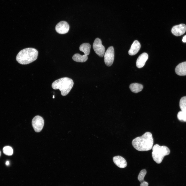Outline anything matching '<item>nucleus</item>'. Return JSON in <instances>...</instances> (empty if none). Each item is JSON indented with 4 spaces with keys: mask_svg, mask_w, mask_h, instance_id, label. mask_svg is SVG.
Here are the masks:
<instances>
[{
    "mask_svg": "<svg viewBox=\"0 0 186 186\" xmlns=\"http://www.w3.org/2000/svg\"><path fill=\"white\" fill-rule=\"evenodd\" d=\"M175 71L178 75H186V61L179 64L176 67Z\"/></svg>",
    "mask_w": 186,
    "mask_h": 186,
    "instance_id": "obj_12",
    "label": "nucleus"
},
{
    "mask_svg": "<svg viewBox=\"0 0 186 186\" xmlns=\"http://www.w3.org/2000/svg\"><path fill=\"white\" fill-rule=\"evenodd\" d=\"M5 164L7 166L9 165V161H7L6 162Z\"/></svg>",
    "mask_w": 186,
    "mask_h": 186,
    "instance_id": "obj_23",
    "label": "nucleus"
},
{
    "mask_svg": "<svg viewBox=\"0 0 186 186\" xmlns=\"http://www.w3.org/2000/svg\"><path fill=\"white\" fill-rule=\"evenodd\" d=\"M153 140L152 134L149 132H145L142 136L134 139L132 142L133 147L140 151H147L152 148Z\"/></svg>",
    "mask_w": 186,
    "mask_h": 186,
    "instance_id": "obj_1",
    "label": "nucleus"
},
{
    "mask_svg": "<svg viewBox=\"0 0 186 186\" xmlns=\"http://www.w3.org/2000/svg\"><path fill=\"white\" fill-rule=\"evenodd\" d=\"M178 119L180 121L186 122V113L181 111H179L177 114Z\"/></svg>",
    "mask_w": 186,
    "mask_h": 186,
    "instance_id": "obj_19",
    "label": "nucleus"
},
{
    "mask_svg": "<svg viewBox=\"0 0 186 186\" xmlns=\"http://www.w3.org/2000/svg\"><path fill=\"white\" fill-rule=\"evenodd\" d=\"M182 41L184 42H186V35H185L183 37Z\"/></svg>",
    "mask_w": 186,
    "mask_h": 186,
    "instance_id": "obj_22",
    "label": "nucleus"
},
{
    "mask_svg": "<svg viewBox=\"0 0 186 186\" xmlns=\"http://www.w3.org/2000/svg\"><path fill=\"white\" fill-rule=\"evenodd\" d=\"M53 98H54V96L53 95Z\"/></svg>",
    "mask_w": 186,
    "mask_h": 186,
    "instance_id": "obj_25",
    "label": "nucleus"
},
{
    "mask_svg": "<svg viewBox=\"0 0 186 186\" xmlns=\"http://www.w3.org/2000/svg\"><path fill=\"white\" fill-rule=\"evenodd\" d=\"M141 182L140 186H148V182L144 180Z\"/></svg>",
    "mask_w": 186,
    "mask_h": 186,
    "instance_id": "obj_21",
    "label": "nucleus"
},
{
    "mask_svg": "<svg viewBox=\"0 0 186 186\" xmlns=\"http://www.w3.org/2000/svg\"><path fill=\"white\" fill-rule=\"evenodd\" d=\"M141 47L140 42L137 40H135L131 45L128 51L129 54L131 56L135 55L140 50Z\"/></svg>",
    "mask_w": 186,
    "mask_h": 186,
    "instance_id": "obj_13",
    "label": "nucleus"
},
{
    "mask_svg": "<svg viewBox=\"0 0 186 186\" xmlns=\"http://www.w3.org/2000/svg\"><path fill=\"white\" fill-rule=\"evenodd\" d=\"M129 88L132 92L137 93L142 91L143 88V86L141 84L137 83H133L130 85Z\"/></svg>",
    "mask_w": 186,
    "mask_h": 186,
    "instance_id": "obj_14",
    "label": "nucleus"
},
{
    "mask_svg": "<svg viewBox=\"0 0 186 186\" xmlns=\"http://www.w3.org/2000/svg\"><path fill=\"white\" fill-rule=\"evenodd\" d=\"M186 31V25L181 24L173 27L171 30L172 33L176 36H179L183 34Z\"/></svg>",
    "mask_w": 186,
    "mask_h": 186,
    "instance_id": "obj_9",
    "label": "nucleus"
},
{
    "mask_svg": "<svg viewBox=\"0 0 186 186\" xmlns=\"http://www.w3.org/2000/svg\"><path fill=\"white\" fill-rule=\"evenodd\" d=\"M73 84V81L71 79L64 77L53 82L52 84V87L54 89H59L61 91V95L65 96L68 94Z\"/></svg>",
    "mask_w": 186,
    "mask_h": 186,
    "instance_id": "obj_3",
    "label": "nucleus"
},
{
    "mask_svg": "<svg viewBox=\"0 0 186 186\" xmlns=\"http://www.w3.org/2000/svg\"><path fill=\"white\" fill-rule=\"evenodd\" d=\"M69 28L68 23L65 21H61L58 23L56 26V31L60 34H64L67 33Z\"/></svg>",
    "mask_w": 186,
    "mask_h": 186,
    "instance_id": "obj_8",
    "label": "nucleus"
},
{
    "mask_svg": "<svg viewBox=\"0 0 186 186\" xmlns=\"http://www.w3.org/2000/svg\"><path fill=\"white\" fill-rule=\"evenodd\" d=\"M179 105L181 111L186 113V96L181 98L180 101Z\"/></svg>",
    "mask_w": 186,
    "mask_h": 186,
    "instance_id": "obj_17",
    "label": "nucleus"
},
{
    "mask_svg": "<svg viewBox=\"0 0 186 186\" xmlns=\"http://www.w3.org/2000/svg\"><path fill=\"white\" fill-rule=\"evenodd\" d=\"M3 151L4 154L9 156H11L13 153L12 148L9 146H4L3 148Z\"/></svg>",
    "mask_w": 186,
    "mask_h": 186,
    "instance_id": "obj_18",
    "label": "nucleus"
},
{
    "mask_svg": "<svg viewBox=\"0 0 186 186\" xmlns=\"http://www.w3.org/2000/svg\"><path fill=\"white\" fill-rule=\"evenodd\" d=\"M146 173V171L145 169H143L140 172L138 176V179L140 182L144 180V178Z\"/></svg>",
    "mask_w": 186,
    "mask_h": 186,
    "instance_id": "obj_20",
    "label": "nucleus"
},
{
    "mask_svg": "<svg viewBox=\"0 0 186 186\" xmlns=\"http://www.w3.org/2000/svg\"><path fill=\"white\" fill-rule=\"evenodd\" d=\"M170 153L169 149L165 146H160L156 144L152 148V156L153 160L158 164L162 161L164 157L169 154Z\"/></svg>",
    "mask_w": 186,
    "mask_h": 186,
    "instance_id": "obj_4",
    "label": "nucleus"
},
{
    "mask_svg": "<svg viewBox=\"0 0 186 186\" xmlns=\"http://www.w3.org/2000/svg\"><path fill=\"white\" fill-rule=\"evenodd\" d=\"M91 49V45L88 43H84L81 44L80 46V50L84 53L85 55H89Z\"/></svg>",
    "mask_w": 186,
    "mask_h": 186,
    "instance_id": "obj_16",
    "label": "nucleus"
},
{
    "mask_svg": "<svg viewBox=\"0 0 186 186\" xmlns=\"http://www.w3.org/2000/svg\"><path fill=\"white\" fill-rule=\"evenodd\" d=\"M114 50L112 46L109 47L104 55V61L105 64L110 66L112 64L114 59Z\"/></svg>",
    "mask_w": 186,
    "mask_h": 186,
    "instance_id": "obj_5",
    "label": "nucleus"
},
{
    "mask_svg": "<svg viewBox=\"0 0 186 186\" xmlns=\"http://www.w3.org/2000/svg\"><path fill=\"white\" fill-rule=\"evenodd\" d=\"M113 160L114 164L118 167L124 168L127 166V162L125 159L120 156H117L114 157Z\"/></svg>",
    "mask_w": 186,
    "mask_h": 186,
    "instance_id": "obj_11",
    "label": "nucleus"
},
{
    "mask_svg": "<svg viewBox=\"0 0 186 186\" xmlns=\"http://www.w3.org/2000/svg\"><path fill=\"white\" fill-rule=\"evenodd\" d=\"M148 58V54L145 52L143 53L140 55L136 61V65L137 67L141 68L143 67Z\"/></svg>",
    "mask_w": 186,
    "mask_h": 186,
    "instance_id": "obj_10",
    "label": "nucleus"
},
{
    "mask_svg": "<svg viewBox=\"0 0 186 186\" xmlns=\"http://www.w3.org/2000/svg\"><path fill=\"white\" fill-rule=\"evenodd\" d=\"M72 59L74 61L79 62H84L88 59L87 56L86 55H81L79 53L75 54L72 57Z\"/></svg>",
    "mask_w": 186,
    "mask_h": 186,
    "instance_id": "obj_15",
    "label": "nucleus"
},
{
    "mask_svg": "<svg viewBox=\"0 0 186 186\" xmlns=\"http://www.w3.org/2000/svg\"><path fill=\"white\" fill-rule=\"evenodd\" d=\"M43 118L39 115L34 117L32 119V124L36 132H40L42 130L44 125Z\"/></svg>",
    "mask_w": 186,
    "mask_h": 186,
    "instance_id": "obj_7",
    "label": "nucleus"
},
{
    "mask_svg": "<svg viewBox=\"0 0 186 186\" xmlns=\"http://www.w3.org/2000/svg\"><path fill=\"white\" fill-rule=\"evenodd\" d=\"M38 52L33 48H28L21 50L16 57L17 61L22 65L27 64L35 61L37 57Z\"/></svg>",
    "mask_w": 186,
    "mask_h": 186,
    "instance_id": "obj_2",
    "label": "nucleus"
},
{
    "mask_svg": "<svg viewBox=\"0 0 186 186\" xmlns=\"http://www.w3.org/2000/svg\"><path fill=\"white\" fill-rule=\"evenodd\" d=\"M93 48L96 53L100 57H102L105 54V49L102 44L101 40L98 38L95 40L93 44Z\"/></svg>",
    "mask_w": 186,
    "mask_h": 186,
    "instance_id": "obj_6",
    "label": "nucleus"
},
{
    "mask_svg": "<svg viewBox=\"0 0 186 186\" xmlns=\"http://www.w3.org/2000/svg\"><path fill=\"white\" fill-rule=\"evenodd\" d=\"M1 151H0V157L1 156Z\"/></svg>",
    "mask_w": 186,
    "mask_h": 186,
    "instance_id": "obj_24",
    "label": "nucleus"
}]
</instances>
